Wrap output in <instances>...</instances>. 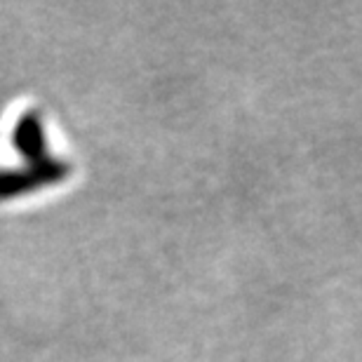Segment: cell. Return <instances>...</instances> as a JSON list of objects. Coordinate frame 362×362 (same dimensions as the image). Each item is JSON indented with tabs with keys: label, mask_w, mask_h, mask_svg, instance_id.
<instances>
[{
	"label": "cell",
	"mask_w": 362,
	"mask_h": 362,
	"mask_svg": "<svg viewBox=\"0 0 362 362\" xmlns=\"http://www.w3.org/2000/svg\"><path fill=\"white\" fill-rule=\"evenodd\" d=\"M71 165L57 158H47L42 163H28L26 168L0 170V200H10L17 195L38 191L42 186L57 184L69 177Z\"/></svg>",
	"instance_id": "1"
},
{
	"label": "cell",
	"mask_w": 362,
	"mask_h": 362,
	"mask_svg": "<svg viewBox=\"0 0 362 362\" xmlns=\"http://www.w3.org/2000/svg\"><path fill=\"white\" fill-rule=\"evenodd\" d=\"M12 144L19 156L26 158V163H42L47 160V136H45V120L42 113L35 108H28L21 113L12 129Z\"/></svg>",
	"instance_id": "2"
}]
</instances>
